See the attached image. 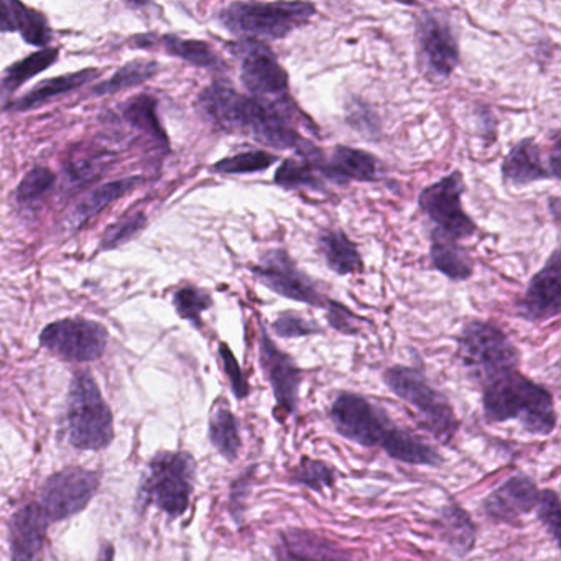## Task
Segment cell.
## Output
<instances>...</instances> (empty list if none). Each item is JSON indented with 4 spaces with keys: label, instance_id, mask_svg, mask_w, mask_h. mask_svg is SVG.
Returning <instances> with one entry per match:
<instances>
[{
    "label": "cell",
    "instance_id": "obj_1",
    "mask_svg": "<svg viewBox=\"0 0 561 561\" xmlns=\"http://www.w3.org/2000/svg\"><path fill=\"white\" fill-rule=\"evenodd\" d=\"M203 116L228 134L252 137L262 146L295 150L300 159L318 160L323 157L318 147L295 130L298 123L311 127L310 119L294 106H272L238 93L225 83L206 88L198 98Z\"/></svg>",
    "mask_w": 561,
    "mask_h": 561
},
{
    "label": "cell",
    "instance_id": "obj_2",
    "mask_svg": "<svg viewBox=\"0 0 561 561\" xmlns=\"http://www.w3.org/2000/svg\"><path fill=\"white\" fill-rule=\"evenodd\" d=\"M330 419L344 438L367 448L383 449L397 461L413 466H439L443 462L432 445L393 423L383 410L359 393H337Z\"/></svg>",
    "mask_w": 561,
    "mask_h": 561
},
{
    "label": "cell",
    "instance_id": "obj_3",
    "mask_svg": "<svg viewBox=\"0 0 561 561\" xmlns=\"http://www.w3.org/2000/svg\"><path fill=\"white\" fill-rule=\"evenodd\" d=\"M482 409L489 422L517 420L531 435H550L557 426L551 393L517 370L484 387Z\"/></svg>",
    "mask_w": 561,
    "mask_h": 561
},
{
    "label": "cell",
    "instance_id": "obj_4",
    "mask_svg": "<svg viewBox=\"0 0 561 561\" xmlns=\"http://www.w3.org/2000/svg\"><path fill=\"white\" fill-rule=\"evenodd\" d=\"M314 14L310 2H232L219 12L218 21L241 41H282Z\"/></svg>",
    "mask_w": 561,
    "mask_h": 561
},
{
    "label": "cell",
    "instance_id": "obj_5",
    "mask_svg": "<svg viewBox=\"0 0 561 561\" xmlns=\"http://www.w3.org/2000/svg\"><path fill=\"white\" fill-rule=\"evenodd\" d=\"M456 356L468 376L484 387L515 373L520 363V353L507 334L494 324L478 320L462 328Z\"/></svg>",
    "mask_w": 561,
    "mask_h": 561
},
{
    "label": "cell",
    "instance_id": "obj_6",
    "mask_svg": "<svg viewBox=\"0 0 561 561\" xmlns=\"http://www.w3.org/2000/svg\"><path fill=\"white\" fill-rule=\"evenodd\" d=\"M196 462L190 453L159 451L147 466L140 484L142 507L156 505L169 517H182L195 489Z\"/></svg>",
    "mask_w": 561,
    "mask_h": 561
},
{
    "label": "cell",
    "instance_id": "obj_7",
    "mask_svg": "<svg viewBox=\"0 0 561 561\" xmlns=\"http://www.w3.org/2000/svg\"><path fill=\"white\" fill-rule=\"evenodd\" d=\"M68 439L83 451H101L114 439L113 410L90 373L71 380L67 405Z\"/></svg>",
    "mask_w": 561,
    "mask_h": 561
},
{
    "label": "cell",
    "instance_id": "obj_8",
    "mask_svg": "<svg viewBox=\"0 0 561 561\" xmlns=\"http://www.w3.org/2000/svg\"><path fill=\"white\" fill-rule=\"evenodd\" d=\"M383 382L400 400L419 412L423 425L436 438L445 443L453 438L458 430L455 410L420 370L403 366L389 367L383 373Z\"/></svg>",
    "mask_w": 561,
    "mask_h": 561
},
{
    "label": "cell",
    "instance_id": "obj_9",
    "mask_svg": "<svg viewBox=\"0 0 561 561\" xmlns=\"http://www.w3.org/2000/svg\"><path fill=\"white\" fill-rule=\"evenodd\" d=\"M231 50L241 64V81L251 98L272 106H294L288 73L267 44L244 38L231 45Z\"/></svg>",
    "mask_w": 561,
    "mask_h": 561
},
{
    "label": "cell",
    "instance_id": "obj_10",
    "mask_svg": "<svg viewBox=\"0 0 561 561\" xmlns=\"http://www.w3.org/2000/svg\"><path fill=\"white\" fill-rule=\"evenodd\" d=\"M466 185L459 170L443 176L433 185L426 186L419 196V206L436 225V231L455 241L471 238L478 226L462 208Z\"/></svg>",
    "mask_w": 561,
    "mask_h": 561
},
{
    "label": "cell",
    "instance_id": "obj_11",
    "mask_svg": "<svg viewBox=\"0 0 561 561\" xmlns=\"http://www.w3.org/2000/svg\"><path fill=\"white\" fill-rule=\"evenodd\" d=\"M100 485V472L78 466L61 469L45 481L42 508L50 524L68 520L90 505Z\"/></svg>",
    "mask_w": 561,
    "mask_h": 561
},
{
    "label": "cell",
    "instance_id": "obj_12",
    "mask_svg": "<svg viewBox=\"0 0 561 561\" xmlns=\"http://www.w3.org/2000/svg\"><path fill=\"white\" fill-rule=\"evenodd\" d=\"M106 328L98 321L68 318L48 324L41 334V344L68 363H91L100 359L107 346Z\"/></svg>",
    "mask_w": 561,
    "mask_h": 561
},
{
    "label": "cell",
    "instance_id": "obj_13",
    "mask_svg": "<svg viewBox=\"0 0 561 561\" xmlns=\"http://www.w3.org/2000/svg\"><path fill=\"white\" fill-rule=\"evenodd\" d=\"M416 45L423 70L433 80H446L459 65V45L443 12H423L416 22Z\"/></svg>",
    "mask_w": 561,
    "mask_h": 561
},
{
    "label": "cell",
    "instance_id": "obj_14",
    "mask_svg": "<svg viewBox=\"0 0 561 561\" xmlns=\"http://www.w3.org/2000/svg\"><path fill=\"white\" fill-rule=\"evenodd\" d=\"M252 274L268 290L288 298V300L301 301V304L323 308V310L330 300L318 291L313 280L305 272H301L288 252L282 251V249H272V251L265 252L259 264L252 267Z\"/></svg>",
    "mask_w": 561,
    "mask_h": 561
},
{
    "label": "cell",
    "instance_id": "obj_15",
    "mask_svg": "<svg viewBox=\"0 0 561 561\" xmlns=\"http://www.w3.org/2000/svg\"><path fill=\"white\" fill-rule=\"evenodd\" d=\"M261 366L274 390L275 400L282 412L291 415L297 410L298 390H300L301 370L298 369L295 360L284 351L278 350L277 344L271 340L267 331L262 328L261 343Z\"/></svg>",
    "mask_w": 561,
    "mask_h": 561
},
{
    "label": "cell",
    "instance_id": "obj_16",
    "mask_svg": "<svg viewBox=\"0 0 561 561\" xmlns=\"http://www.w3.org/2000/svg\"><path fill=\"white\" fill-rule=\"evenodd\" d=\"M561 310L560 251H554L545 267L534 275L518 304V317L538 323L558 317Z\"/></svg>",
    "mask_w": 561,
    "mask_h": 561
},
{
    "label": "cell",
    "instance_id": "obj_17",
    "mask_svg": "<svg viewBox=\"0 0 561 561\" xmlns=\"http://www.w3.org/2000/svg\"><path fill=\"white\" fill-rule=\"evenodd\" d=\"M538 497L540 492L535 482L528 476L518 474L489 494L482 502V511L492 522L515 524L537 508Z\"/></svg>",
    "mask_w": 561,
    "mask_h": 561
},
{
    "label": "cell",
    "instance_id": "obj_18",
    "mask_svg": "<svg viewBox=\"0 0 561 561\" xmlns=\"http://www.w3.org/2000/svg\"><path fill=\"white\" fill-rule=\"evenodd\" d=\"M50 520L37 502L24 505L9 524L12 561H37L47 540Z\"/></svg>",
    "mask_w": 561,
    "mask_h": 561
},
{
    "label": "cell",
    "instance_id": "obj_19",
    "mask_svg": "<svg viewBox=\"0 0 561 561\" xmlns=\"http://www.w3.org/2000/svg\"><path fill=\"white\" fill-rule=\"evenodd\" d=\"M275 561H353L350 553L314 531L288 528L278 535Z\"/></svg>",
    "mask_w": 561,
    "mask_h": 561
},
{
    "label": "cell",
    "instance_id": "obj_20",
    "mask_svg": "<svg viewBox=\"0 0 561 561\" xmlns=\"http://www.w3.org/2000/svg\"><path fill=\"white\" fill-rule=\"evenodd\" d=\"M320 175L340 185L377 182L379 179L376 157L346 146L334 147L331 159L320 163Z\"/></svg>",
    "mask_w": 561,
    "mask_h": 561
},
{
    "label": "cell",
    "instance_id": "obj_21",
    "mask_svg": "<svg viewBox=\"0 0 561 561\" xmlns=\"http://www.w3.org/2000/svg\"><path fill=\"white\" fill-rule=\"evenodd\" d=\"M502 179L507 185L520 186L553 179L541 159L540 147L534 139H524L512 147L502 162Z\"/></svg>",
    "mask_w": 561,
    "mask_h": 561
},
{
    "label": "cell",
    "instance_id": "obj_22",
    "mask_svg": "<svg viewBox=\"0 0 561 561\" xmlns=\"http://www.w3.org/2000/svg\"><path fill=\"white\" fill-rule=\"evenodd\" d=\"M430 259L433 267L453 282H465L474 272L471 255L465 248L458 244L455 239L442 234L439 231L432 232V248Z\"/></svg>",
    "mask_w": 561,
    "mask_h": 561
},
{
    "label": "cell",
    "instance_id": "obj_23",
    "mask_svg": "<svg viewBox=\"0 0 561 561\" xmlns=\"http://www.w3.org/2000/svg\"><path fill=\"white\" fill-rule=\"evenodd\" d=\"M317 241L321 255L334 274H363L364 262L357 245L341 229L321 231Z\"/></svg>",
    "mask_w": 561,
    "mask_h": 561
},
{
    "label": "cell",
    "instance_id": "obj_24",
    "mask_svg": "<svg viewBox=\"0 0 561 561\" xmlns=\"http://www.w3.org/2000/svg\"><path fill=\"white\" fill-rule=\"evenodd\" d=\"M98 77H100V71L90 68V70L78 71V73L65 75V77L44 81V83L37 84L31 93L12 103L9 111L21 113V111L34 110V107H38L41 104L54 100V98L78 90V88L90 83L91 80Z\"/></svg>",
    "mask_w": 561,
    "mask_h": 561
},
{
    "label": "cell",
    "instance_id": "obj_25",
    "mask_svg": "<svg viewBox=\"0 0 561 561\" xmlns=\"http://www.w3.org/2000/svg\"><path fill=\"white\" fill-rule=\"evenodd\" d=\"M140 182H142L140 179H126L100 186V188L94 190V192H91L90 195L84 196V198L78 203L73 216H71V222H73L75 226H83L88 219L100 215L111 203L116 202L121 196L127 195V193L137 188Z\"/></svg>",
    "mask_w": 561,
    "mask_h": 561
},
{
    "label": "cell",
    "instance_id": "obj_26",
    "mask_svg": "<svg viewBox=\"0 0 561 561\" xmlns=\"http://www.w3.org/2000/svg\"><path fill=\"white\" fill-rule=\"evenodd\" d=\"M438 525L443 540L453 550L458 551L459 554L471 551L476 538L474 525L471 517L459 505H446L442 511V517L438 518Z\"/></svg>",
    "mask_w": 561,
    "mask_h": 561
},
{
    "label": "cell",
    "instance_id": "obj_27",
    "mask_svg": "<svg viewBox=\"0 0 561 561\" xmlns=\"http://www.w3.org/2000/svg\"><path fill=\"white\" fill-rule=\"evenodd\" d=\"M209 439L213 446L228 461H236L241 451V435H239L238 419L228 407H216L209 419Z\"/></svg>",
    "mask_w": 561,
    "mask_h": 561
},
{
    "label": "cell",
    "instance_id": "obj_28",
    "mask_svg": "<svg viewBox=\"0 0 561 561\" xmlns=\"http://www.w3.org/2000/svg\"><path fill=\"white\" fill-rule=\"evenodd\" d=\"M320 160L287 159L275 173V183L284 190L307 188L323 192L324 183L320 179Z\"/></svg>",
    "mask_w": 561,
    "mask_h": 561
},
{
    "label": "cell",
    "instance_id": "obj_29",
    "mask_svg": "<svg viewBox=\"0 0 561 561\" xmlns=\"http://www.w3.org/2000/svg\"><path fill=\"white\" fill-rule=\"evenodd\" d=\"M58 50L45 48L38 54L31 55L24 60L18 61L5 70L4 77L0 78V98L9 96L22 87L32 77H37L42 71L48 70L54 61H57Z\"/></svg>",
    "mask_w": 561,
    "mask_h": 561
},
{
    "label": "cell",
    "instance_id": "obj_30",
    "mask_svg": "<svg viewBox=\"0 0 561 561\" xmlns=\"http://www.w3.org/2000/svg\"><path fill=\"white\" fill-rule=\"evenodd\" d=\"M163 47L169 51V55L182 58V60L188 61L195 67L208 68V70L215 71L225 70V61L206 42L185 41V38L167 35V37H163Z\"/></svg>",
    "mask_w": 561,
    "mask_h": 561
},
{
    "label": "cell",
    "instance_id": "obj_31",
    "mask_svg": "<svg viewBox=\"0 0 561 561\" xmlns=\"http://www.w3.org/2000/svg\"><path fill=\"white\" fill-rule=\"evenodd\" d=\"M123 116L130 126L149 134L163 147H169V139H167L165 133L160 127L159 117H157V101L153 98H134L124 106Z\"/></svg>",
    "mask_w": 561,
    "mask_h": 561
},
{
    "label": "cell",
    "instance_id": "obj_32",
    "mask_svg": "<svg viewBox=\"0 0 561 561\" xmlns=\"http://www.w3.org/2000/svg\"><path fill=\"white\" fill-rule=\"evenodd\" d=\"M278 157L265 150H249V152L238 153V156L222 159L221 162L211 167L213 172L222 173V175H244V173L265 172L277 163Z\"/></svg>",
    "mask_w": 561,
    "mask_h": 561
},
{
    "label": "cell",
    "instance_id": "obj_33",
    "mask_svg": "<svg viewBox=\"0 0 561 561\" xmlns=\"http://www.w3.org/2000/svg\"><path fill=\"white\" fill-rule=\"evenodd\" d=\"M157 67L156 61L137 60L133 64L126 65L121 68L110 81L101 83L100 87L94 88L96 94H116L119 91L127 90V88L137 87L144 81L150 80L156 77Z\"/></svg>",
    "mask_w": 561,
    "mask_h": 561
},
{
    "label": "cell",
    "instance_id": "obj_34",
    "mask_svg": "<svg viewBox=\"0 0 561 561\" xmlns=\"http://www.w3.org/2000/svg\"><path fill=\"white\" fill-rule=\"evenodd\" d=\"M15 32H19L22 38L34 47H47L48 42L51 41V31L47 18L41 12L22 4V2H18Z\"/></svg>",
    "mask_w": 561,
    "mask_h": 561
},
{
    "label": "cell",
    "instance_id": "obj_35",
    "mask_svg": "<svg viewBox=\"0 0 561 561\" xmlns=\"http://www.w3.org/2000/svg\"><path fill=\"white\" fill-rule=\"evenodd\" d=\"M336 472L327 462L318 459L301 458L300 465L291 471V481L297 484L307 485L313 491H323L324 488H331Z\"/></svg>",
    "mask_w": 561,
    "mask_h": 561
},
{
    "label": "cell",
    "instance_id": "obj_36",
    "mask_svg": "<svg viewBox=\"0 0 561 561\" xmlns=\"http://www.w3.org/2000/svg\"><path fill=\"white\" fill-rule=\"evenodd\" d=\"M180 317L192 321L195 327H202V313L213 307V298L202 288L185 287L173 297Z\"/></svg>",
    "mask_w": 561,
    "mask_h": 561
},
{
    "label": "cell",
    "instance_id": "obj_37",
    "mask_svg": "<svg viewBox=\"0 0 561 561\" xmlns=\"http://www.w3.org/2000/svg\"><path fill=\"white\" fill-rule=\"evenodd\" d=\"M146 226L147 219L142 213H137V215H130L127 216V218L121 219L119 222L111 226V228L104 232L101 249H104V251H113V249L127 244V242L133 241L137 234H140Z\"/></svg>",
    "mask_w": 561,
    "mask_h": 561
},
{
    "label": "cell",
    "instance_id": "obj_38",
    "mask_svg": "<svg viewBox=\"0 0 561 561\" xmlns=\"http://www.w3.org/2000/svg\"><path fill=\"white\" fill-rule=\"evenodd\" d=\"M55 185V173L45 167H37L22 180L18 190V199L21 203H34L47 195Z\"/></svg>",
    "mask_w": 561,
    "mask_h": 561
},
{
    "label": "cell",
    "instance_id": "obj_39",
    "mask_svg": "<svg viewBox=\"0 0 561 561\" xmlns=\"http://www.w3.org/2000/svg\"><path fill=\"white\" fill-rule=\"evenodd\" d=\"M272 330L277 336L287 337V340L321 333V328L314 321L305 320L301 314L295 313V311L278 314L277 320L272 323Z\"/></svg>",
    "mask_w": 561,
    "mask_h": 561
},
{
    "label": "cell",
    "instance_id": "obj_40",
    "mask_svg": "<svg viewBox=\"0 0 561 561\" xmlns=\"http://www.w3.org/2000/svg\"><path fill=\"white\" fill-rule=\"evenodd\" d=\"M538 520L547 528L548 534L558 543L560 538V497L554 491L540 492L537 504Z\"/></svg>",
    "mask_w": 561,
    "mask_h": 561
},
{
    "label": "cell",
    "instance_id": "obj_41",
    "mask_svg": "<svg viewBox=\"0 0 561 561\" xmlns=\"http://www.w3.org/2000/svg\"><path fill=\"white\" fill-rule=\"evenodd\" d=\"M347 123L369 139L380 133L379 117L366 104H350L347 106Z\"/></svg>",
    "mask_w": 561,
    "mask_h": 561
},
{
    "label": "cell",
    "instance_id": "obj_42",
    "mask_svg": "<svg viewBox=\"0 0 561 561\" xmlns=\"http://www.w3.org/2000/svg\"><path fill=\"white\" fill-rule=\"evenodd\" d=\"M219 354H221L226 374H228L229 382H231L232 392H234L239 400L245 399L249 396V383L245 377L242 376L241 367H239L234 354L231 353V350L225 343L219 346Z\"/></svg>",
    "mask_w": 561,
    "mask_h": 561
},
{
    "label": "cell",
    "instance_id": "obj_43",
    "mask_svg": "<svg viewBox=\"0 0 561 561\" xmlns=\"http://www.w3.org/2000/svg\"><path fill=\"white\" fill-rule=\"evenodd\" d=\"M328 323L334 328V330L341 331V333L354 334L357 333V317L351 313L346 307L337 304V301L328 300Z\"/></svg>",
    "mask_w": 561,
    "mask_h": 561
},
{
    "label": "cell",
    "instance_id": "obj_44",
    "mask_svg": "<svg viewBox=\"0 0 561 561\" xmlns=\"http://www.w3.org/2000/svg\"><path fill=\"white\" fill-rule=\"evenodd\" d=\"M101 159H94L93 157H83V159L75 160L70 167V176L75 182H88V180L96 179L101 175Z\"/></svg>",
    "mask_w": 561,
    "mask_h": 561
},
{
    "label": "cell",
    "instance_id": "obj_45",
    "mask_svg": "<svg viewBox=\"0 0 561 561\" xmlns=\"http://www.w3.org/2000/svg\"><path fill=\"white\" fill-rule=\"evenodd\" d=\"M15 9L18 2L0 0V32H15Z\"/></svg>",
    "mask_w": 561,
    "mask_h": 561
},
{
    "label": "cell",
    "instance_id": "obj_46",
    "mask_svg": "<svg viewBox=\"0 0 561 561\" xmlns=\"http://www.w3.org/2000/svg\"><path fill=\"white\" fill-rule=\"evenodd\" d=\"M94 561H114V547L113 543H103L100 553Z\"/></svg>",
    "mask_w": 561,
    "mask_h": 561
},
{
    "label": "cell",
    "instance_id": "obj_47",
    "mask_svg": "<svg viewBox=\"0 0 561 561\" xmlns=\"http://www.w3.org/2000/svg\"><path fill=\"white\" fill-rule=\"evenodd\" d=\"M548 208H551V215H553L554 222L560 221V199L554 196L548 202Z\"/></svg>",
    "mask_w": 561,
    "mask_h": 561
}]
</instances>
